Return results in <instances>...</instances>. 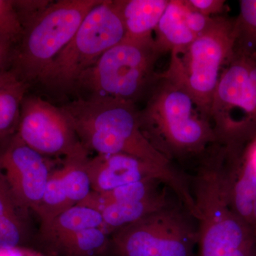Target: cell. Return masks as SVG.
<instances>
[{
    "instance_id": "obj_24",
    "label": "cell",
    "mask_w": 256,
    "mask_h": 256,
    "mask_svg": "<svg viewBox=\"0 0 256 256\" xmlns=\"http://www.w3.org/2000/svg\"><path fill=\"white\" fill-rule=\"evenodd\" d=\"M184 16L188 28L196 36L202 34L210 28L214 18H208L191 9L183 0Z\"/></svg>"
},
{
    "instance_id": "obj_4",
    "label": "cell",
    "mask_w": 256,
    "mask_h": 256,
    "mask_svg": "<svg viewBox=\"0 0 256 256\" xmlns=\"http://www.w3.org/2000/svg\"><path fill=\"white\" fill-rule=\"evenodd\" d=\"M153 35L124 36L79 77L72 94L76 98L108 97L138 104L146 100L158 78L161 56Z\"/></svg>"
},
{
    "instance_id": "obj_8",
    "label": "cell",
    "mask_w": 256,
    "mask_h": 256,
    "mask_svg": "<svg viewBox=\"0 0 256 256\" xmlns=\"http://www.w3.org/2000/svg\"><path fill=\"white\" fill-rule=\"evenodd\" d=\"M210 118L218 144L234 146L256 132V52L234 48L220 74Z\"/></svg>"
},
{
    "instance_id": "obj_15",
    "label": "cell",
    "mask_w": 256,
    "mask_h": 256,
    "mask_svg": "<svg viewBox=\"0 0 256 256\" xmlns=\"http://www.w3.org/2000/svg\"><path fill=\"white\" fill-rule=\"evenodd\" d=\"M170 0H114L126 36H152Z\"/></svg>"
},
{
    "instance_id": "obj_17",
    "label": "cell",
    "mask_w": 256,
    "mask_h": 256,
    "mask_svg": "<svg viewBox=\"0 0 256 256\" xmlns=\"http://www.w3.org/2000/svg\"><path fill=\"white\" fill-rule=\"evenodd\" d=\"M154 32L162 55L188 46L196 38L185 22L183 0H170Z\"/></svg>"
},
{
    "instance_id": "obj_23",
    "label": "cell",
    "mask_w": 256,
    "mask_h": 256,
    "mask_svg": "<svg viewBox=\"0 0 256 256\" xmlns=\"http://www.w3.org/2000/svg\"><path fill=\"white\" fill-rule=\"evenodd\" d=\"M23 28L14 1L0 0V36L12 44L18 43Z\"/></svg>"
},
{
    "instance_id": "obj_7",
    "label": "cell",
    "mask_w": 256,
    "mask_h": 256,
    "mask_svg": "<svg viewBox=\"0 0 256 256\" xmlns=\"http://www.w3.org/2000/svg\"><path fill=\"white\" fill-rule=\"evenodd\" d=\"M124 36L126 30L114 0H100L37 82L56 95L72 94L80 75Z\"/></svg>"
},
{
    "instance_id": "obj_22",
    "label": "cell",
    "mask_w": 256,
    "mask_h": 256,
    "mask_svg": "<svg viewBox=\"0 0 256 256\" xmlns=\"http://www.w3.org/2000/svg\"><path fill=\"white\" fill-rule=\"evenodd\" d=\"M235 18V50L256 52V0H240Z\"/></svg>"
},
{
    "instance_id": "obj_13",
    "label": "cell",
    "mask_w": 256,
    "mask_h": 256,
    "mask_svg": "<svg viewBox=\"0 0 256 256\" xmlns=\"http://www.w3.org/2000/svg\"><path fill=\"white\" fill-rule=\"evenodd\" d=\"M28 214L16 202L0 168V248L30 247Z\"/></svg>"
},
{
    "instance_id": "obj_19",
    "label": "cell",
    "mask_w": 256,
    "mask_h": 256,
    "mask_svg": "<svg viewBox=\"0 0 256 256\" xmlns=\"http://www.w3.org/2000/svg\"><path fill=\"white\" fill-rule=\"evenodd\" d=\"M168 188L170 186L160 180H144L120 186L109 192L92 191L84 201L77 205L88 207L101 214L111 205L141 201L158 194Z\"/></svg>"
},
{
    "instance_id": "obj_18",
    "label": "cell",
    "mask_w": 256,
    "mask_h": 256,
    "mask_svg": "<svg viewBox=\"0 0 256 256\" xmlns=\"http://www.w3.org/2000/svg\"><path fill=\"white\" fill-rule=\"evenodd\" d=\"M168 190L170 188H166L158 194L141 201L118 204L107 207L101 212L104 220L102 228L110 235L117 229L142 220L172 204L173 202L170 201L168 194Z\"/></svg>"
},
{
    "instance_id": "obj_2",
    "label": "cell",
    "mask_w": 256,
    "mask_h": 256,
    "mask_svg": "<svg viewBox=\"0 0 256 256\" xmlns=\"http://www.w3.org/2000/svg\"><path fill=\"white\" fill-rule=\"evenodd\" d=\"M141 130L171 162L197 163L220 146L210 120L184 88L159 74L140 109Z\"/></svg>"
},
{
    "instance_id": "obj_3",
    "label": "cell",
    "mask_w": 256,
    "mask_h": 256,
    "mask_svg": "<svg viewBox=\"0 0 256 256\" xmlns=\"http://www.w3.org/2000/svg\"><path fill=\"white\" fill-rule=\"evenodd\" d=\"M60 108L89 152L126 154L175 169L143 134L137 104L114 98L92 97L76 98Z\"/></svg>"
},
{
    "instance_id": "obj_6",
    "label": "cell",
    "mask_w": 256,
    "mask_h": 256,
    "mask_svg": "<svg viewBox=\"0 0 256 256\" xmlns=\"http://www.w3.org/2000/svg\"><path fill=\"white\" fill-rule=\"evenodd\" d=\"M235 43V18L216 16L210 28L190 45L170 53L169 66L162 73L190 94L210 120L212 98Z\"/></svg>"
},
{
    "instance_id": "obj_10",
    "label": "cell",
    "mask_w": 256,
    "mask_h": 256,
    "mask_svg": "<svg viewBox=\"0 0 256 256\" xmlns=\"http://www.w3.org/2000/svg\"><path fill=\"white\" fill-rule=\"evenodd\" d=\"M87 172L92 192H106L144 180H156L170 186L194 216V202L188 180L175 169H168L126 154H97L90 158Z\"/></svg>"
},
{
    "instance_id": "obj_20",
    "label": "cell",
    "mask_w": 256,
    "mask_h": 256,
    "mask_svg": "<svg viewBox=\"0 0 256 256\" xmlns=\"http://www.w3.org/2000/svg\"><path fill=\"white\" fill-rule=\"evenodd\" d=\"M110 235L102 228L72 234L50 248V256H110Z\"/></svg>"
},
{
    "instance_id": "obj_26",
    "label": "cell",
    "mask_w": 256,
    "mask_h": 256,
    "mask_svg": "<svg viewBox=\"0 0 256 256\" xmlns=\"http://www.w3.org/2000/svg\"><path fill=\"white\" fill-rule=\"evenodd\" d=\"M13 44L0 36V69L9 68Z\"/></svg>"
},
{
    "instance_id": "obj_1",
    "label": "cell",
    "mask_w": 256,
    "mask_h": 256,
    "mask_svg": "<svg viewBox=\"0 0 256 256\" xmlns=\"http://www.w3.org/2000/svg\"><path fill=\"white\" fill-rule=\"evenodd\" d=\"M230 168L223 146L197 163L190 184L196 208L198 256H256V234L230 204Z\"/></svg>"
},
{
    "instance_id": "obj_11",
    "label": "cell",
    "mask_w": 256,
    "mask_h": 256,
    "mask_svg": "<svg viewBox=\"0 0 256 256\" xmlns=\"http://www.w3.org/2000/svg\"><path fill=\"white\" fill-rule=\"evenodd\" d=\"M16 134L44 156L66 158L85 149L60 106L28 92L22 104Z\"/></svg>"
},
{
    "instance_id": "obj_5",
    "label": "cell",
    "mask_w": 256,
    "mask_h": 256,
    "mask_svg": "<svg viewBox=\"0 0 256 256\" xmlns=\"http://www.w3.org/2000/svg\"><path fill=\"white\" fill-rule=\"evenodd\" d=\"M100 0L50 2L41 12L22 24L13 46L9 68L31 86L68 44L84 18Z\"/></svg>"
},
{
    "instance_id": "obj_12",
    "label": "cell",
    "mask_w": 256,
    "mask_h": 256,
    "mask_svg": "<svg viewBox=\"0 0 256 256\" xmlns=\"http://www.w3.org/2000/svg\"><path fill=\"white\" fill-rule=\"evenodd\" d=\"M0 168L20 207L36 213L52 173L46 156L14 134L0 142Z\"/></svg>"
},
{
    "instance_id": "obj_25",
    "label": "cell",
    "mask_w": 256,
    "mask_h": 256,
    "mask_svg": "<svg viewBox=\"0 0 256 256\" xmlns=\"http://www.w3.org/2000/svg\"><path fill=\"white\" fill-rule=\"evenodd\" d=\"M191 9L208 18L224 15L226 6L224 0H185Z\"/></svg>"
},
{
    "instance_id": "obj_28",
    "label": "cell",
    "mask_w": 256,
    "mask_h": 256,
    "mask_svg": "<svg viewBox=\"0 0 256 256\" xmlns=\"http://www.w3.org/2000/svg\"><path fill=\"white\" fill-rule=\"evenodd\" d=\"M38 256H46V255H44V254H42V252H40V254H38Z\"/></svg>"
},
{
    "instance_id": "obj_9",
    "label": "cell",
    "mask_w": 256,
    "mask_h": 256,
    "mask_svg": "<svg viewBox=\"0 0 256 256\" xmlns=\"http://www.w3.org/2000/svg\"><path fill=\"white\" fill-rule=\"evenodd\" d=\"M198 238L194 217L173 203L112 232L110 256H194Z\"/></svg>"
},
{
    "instance_id": "obj_21",
    "label": "cell",
    "mask_w": 256,
    "mask_h": 256,
    "mask_svg": "<svg viewBox=\"0 0 256 256\" xmlns=\"http://www.w3.org/2000/svg\"><path fill=\"white\" fill-rule=\"evenodd\" d=\"M76 206L68 188L64 183L60 170L52 172L41 203L37 208L41 226H44L65 210Z\"/></svg>"
},
{
    "instance_id": "obj_14",
    "label": "cell",
    "mask_w": 256,
    "mask_h": 256,
    "mask_svg": "<svg viewBox=\"0 0 256 256\" xmlns=\"http://www.w3.org/2000/svg\"><path fill=\"white\" fill-rule=\"evenodd\" d=\"M104 228L102 214L86 206L76 205L50 223L40 226L38 244L45 252L66 237L86 229Z\"/></svg>"
},
{
    "instance_id": "obj_16",
    "label": "cell",
    "mask_w": 256,
    "mask_h": 256,
    "mask_svg": "<svg viewBox=\"0 0 256 256\" xmlns=\"http://www.w3.org/2000/svg\"><path fill=\"white\" fill-rule=\"evenodd\" d=\"M30 88L9 68L0 69V142L16 134L22 104Z\"/></svg>"
},
{
    "instance_id": "obj_27",
    "label": "cell",
    "mask_w": 256,
    "mask_h": 256,
    "mask_svg": "<svg viewBox=\"0 0 256 256\" xmlns=\"http://www.w3.org/2000/svg\"><path fill=\"white\" fill-rule=\"evenodd\" d=\"M40 254L31 248H0V256H38Z\"/></svg>"
}]
</instances>
